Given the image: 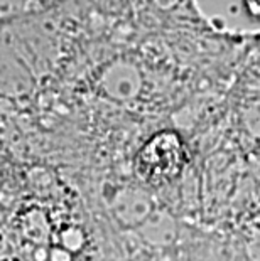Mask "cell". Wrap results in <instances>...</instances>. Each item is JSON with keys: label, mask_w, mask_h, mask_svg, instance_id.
Returning <instances> with one entry per match:
<instances>
[{"label": "cell", "mask_w": 260, "mask_h": 261, "mask_svg": "<svg viewBox=\"0 0 260 261\" xmlns=\"http://www.w3.org/2000/svg\"><path fill=\"white\" fill-rule=\"evenodd\" d=\"M187 164V150L179 135L162 132L152 138L139 155V170L152 184L176 179Z\"/></svg>", "instance_id": "6da1fadb"}, {"label": "cell", "mask_w": 260, "mask_h": 261, "mask_svg": "<svg viewBox=\"0 0 260 261\" xmlns=\"http://www.w3.org/2000/svg\"><path fill=\"white\" fill-rule=\"evenodd\" d=\"M245 7L248 9L253 17L260 19V0H245Z\"/></svg>", "instance_id": "7a4b0ae2"}]
</instances>
